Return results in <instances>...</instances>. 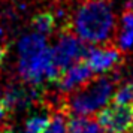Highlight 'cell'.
I'll list each match as a JSON object with an SVG mask.
<instances>
[{
    "mask_svg": "<svg viewBox=\"0 0 133 133\" xmlns=\"http://www.w3.org/2000/svg\"><path fill=\"white\" fill-rule=\"evenodd\" d=\"M93 72L90 67L85 64L84 61H78L72 66L64 69L58 76V85L63 91H73L78 90L79 87H82L91 79Z\"/></svg>",
    "mask_w": 133,
    "mask_h": 133,
    "instance_id": "obj_7",
    "label": "cell"
},
{
    "mask_svg": "<svg viewBox=\"0 0 133 133\" xmlns=\"http://www.w3.org/2000/svg\"><path fill=\"white\" fill-rule=\"evenodd\" d=\"M8 114H9V108L6 106V103L3 102V99L0 97V127L5 126V123L8 120Z\"/></svg>",
    "mask_w": 133,
    "mask_h": 133,
    "instance_id": "obj_15",
    "label": "cell"
},
{
    "mask_svg": "<svg viewBox=\"0 0 133 133\" xmlns=\"http://www.w3.org/2000/svg\"><path fill=\"white\" fill-rule=\"evenodd\" d=\"M24 133H27V132H24Z\"/></svg>",
    "mask_w": 133,
    "mask_h": 133,
    "instance_id": "obj_18",
    "label": "cell"
},
{
    "mask_svg": "<svg viewBox=\"0 0 133 133\" xmlns=\"http://www.w3.org/2000/svg\"><path fill=\"white\" fill-rule=\"evenodd\" d=\"M118 45L123 49H129L133 46V11H127L123 14Z\"/></svg>",
    "mask_w": 133,
    "mask_h": 133,
    "instance_id": "obj_10",
    "label": "cell"
},
{
    "mask_svg": "<svg viewBox=\"0 0 133 133\" xmlns=\"http://www.w3.org/2000/svg\"><path fill=\"white\" fill-rule=\"evenodd\" d=\"M3 102L6 103V106L9 109L12 108H21V106H25L33 100V94H30L29 91L23 90V88H18V87H12V88H8L5 93H3Z\"/></svg>",
    "mask_w": 133,
    "mask_h": 133,
    "instance_id": "obj_8",
    "label": "cell"
},
{
    "mask_svg": "<svg viewBox=\"0 0 133 133\" xmlns=\"http://www.w3.org/2000/svg\"><path fill=\"white\" fill-rule=\"evenodd\" d=\"M33 27L36 33H41V35H49L51 31L54 30L55 27V18L52 14H39L35 17L33 19Z\"/></svg>",
    "mask_w": 133,
    "mask_h": 133,
    "instance_id": "obj_12",
    "label": "cell"
},
{
    "mask_svg": "<svg viewBox=\"0 0 133 133\" xmlns=\"http://www.w3.org/2000/svg\"><path fill=\"white\" fill-rule=\"evenodd\" d=\"M75 35L87 43H105L115 30V15L108 0H85L73 17Z\"/></svg>",
    "mask_w": 133,
    "mask_h": 133,
    "instance_id": "obj_2",
    "label": "cell"
},
{
    "mask_svg": "<svg viewBox=\"0 0 133 133\" xmlns=\"http://www.w3.org/2000/svg\"><path fill=\"white\" fill-rule=\"evenodd\" d=\"M114 100L115 102L130 103V105H133V76L129 79V82H126L123 87H120L118 90L115 91Z\"/></svg>",
    "mask_w": 133,
    "mask_h": 133,
    "instance_id": "obj_14",
    "label": "cell"
},
{
    "mask_svg": "<svg viewBox=\"0 0 133 133\" xmlns=\"http://www.w3.org/2000/svg\"><path fill=\"white\" fill-rule=\"evenodd\" d=\"M43 133H69V118L63 112H55L48 124L45 127Z\"/></svg>",
    "mask_w": 133,
    "mask_h": 133,
    "instance_id": "obj_11",
    "label": "cell"
},
{
    "mask_svg": "<svg viewBox=\"0 0 133 133\" xmlns=\"http://www.w3.org/2000/svg\"><path fill=\"white\" fill-rule=\"evenodd\" d=\"M121 58V52L118 48L102 46V48H91L85 51L84 63L90 67L93 73L108 72L118 64Z\"/></svg>",
    "mask_w": 133,
    "mask_h": 133,
    "instance_id": "obj_6",
    "label": "cell"
},
{
    "mask_svg": "<svg viewBox=\"0 0 133 133\" xmlns=\"http://www.w3.org/2000/svg\"><path fill=\"white\" fill-rule=\"evenodd\" d=\"M85 51H87V48L84 46L82 41L76 35H72V33L61 35L57 43L54 45V48H51L54 63L60 69V72H63L69 66L82 60L85 55Z\"/></svg>",
    "mask_w": 133,
    "mask_h": 133,
    "instance_id": "obj_5",
    "label": "cell"
},
{
    "mask_svg": "<svg viewBox=\"0 0 133 133\" xmlns=\"http://www.w3.org/2000/svg\"><path fill=\"white\" fill-rule=\"evenodd\" d=\"M48 115L46 114H36L30 117L25 123V132L27 133H43L45 127L48 124Z\"/></svg>",
    "mask_w": 133,
    "mask_h": 133,
    "instance_id": "obj_13",
    "label": "cell"
},
{
    "mask_svg": "<svg viewBox=\"0 0 133 133\" xmlns=\"http://www.w3.org/2000/svg\"><path fill=\"white\" fill-rule=\"evenodd\" d=\"M97 123L105 133H133V105L114 100L97 112Z\"/></svg>",
    "mask_w": 133,
    "mask_h": 133,
    "instance_id": "obj_4",
    "label": "cell"
},
{
    "mask_svg": "<svg viewBox=\"0 0 133 133\" xmlns=\"http://www.w3.org/2000/svg\"><path fill=\"white\" fill-rule=\"evenodd\" d=\"M115 81L109 76H100L97 79H90L87 84L79 87L76 93L69 99V111L73 115L88 117L99 112L106 106L109 99L115 93Z\"/></svg>",
    "mask_w": 133,
    "mask_h": 133,
    "instance_id": "obj_3",
    "label": "cell"
},
{
    "mask_svg": "<svg viewBox=\"0 0 133 133\" xmlns=\"http://www.w3.org/2000/svg\"><path fill=\"white\" fill-rule=\"evenodd\" d=\"M18 72L25 82L39 85L43 81H55L60 76V69L52 58L51 48L41 33H30L18 42Z\"/></svg>",
    "mask_w": 133,
    "mask_h": 133,
    "instance_id": "obj_1",
    "label": "cell"
},
{
    "mask_svg": "<svg viewBox=\"0 0 133 133\" xmlns=\"http://www.w3.org/2000/svg\"><path fill=\"white\" fill-rule=\"evenodd\" d=\"M69 133H105L97 121L88 117H79L69 120Z\"/></svg>",
    "mask_w": 133,
    "mask_h": 133,
    "instance_id": "obj_9",
    "label": "cell"
},
{
    "mask_svg": "<svg viewBox=\"0 0 133 133\" xmlns=\"http://www.w3.org/2000/svg\"><path fill=\"white\" fill-rule=\"evenodd\" d=\"M132 6H133V0H132Z\"/></svg>",
    "mask_w": 133,
    "mask_h": 133,
    "instance_id": "obj_17",
    "label": "cell"
},
{
    "mask_svg": "<svg viewBox=\"0 0 133 133\" xmlns=\"http://www.w3.org/2000/svg\"><path fill=\"white\" fill-rule=\"evenodd\" d=\"M5 55H6V48L3 45H0V66H2V63L5 60Z\"/></svg>",
    "mask_w": 133,
    "mask_h": 133,
    "instance_id": "obj_16",
    "label": "cell"
}]
</instances>
